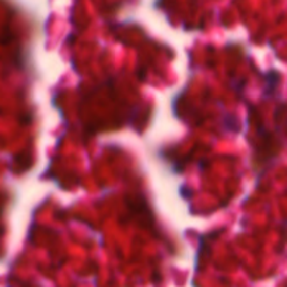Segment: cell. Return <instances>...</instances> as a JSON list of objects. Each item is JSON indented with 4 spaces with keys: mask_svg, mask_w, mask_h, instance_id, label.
Wrapping results in <instances>:
<instances>
[{
    "mask_svg": "<svg viewBox=\"0 0 287 287\" xmlns=\"http://www.w3.org/2000/svg\"><path fill=\"white\" fill-rule=\"evenodd\" d=\"M280 79H282V76H280V73H279L277 70H271V72H268V73H266L265 75V80H266L265 96L271 97L275 94L277 85H279V83H280Z\"/></svg>",
    "mask_w": 287,
    "mask_h": 287,
    "instance_id": "cell-1",
    "label": "cell"
}]
</instances>
